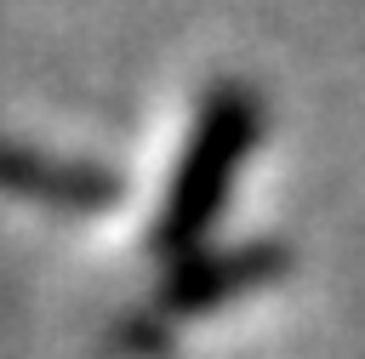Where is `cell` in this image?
<instances>
[{"label": "cell", "mask_w": 365, "mask_h": 359, "mask_svg": "<svg viewBox=\"0 0 365 359\" xmlns=\"http://www.w3.org/2000/svg\"><path fill=\"white\" fill-rule=\"evenodd\" d=\"M262 137V97L245 80H222L200 97L194 131L177 154L165 205L154 217V245L160 251H194L205 239V228L217 222V211L228 205V188L240 177V165L251 160Z\"/></svg>", "instance_id": "obj_1"}, {"label": "cell", "mask_w": 365, "mask_h": 359, "mask_svg": "<svg viewBox=\"0 0 365 359\" xmlns=\"http://www.w3.org/2000/svg\"><path fill=\"white\" fill-rule=\"evenodd\" d=\"M285 256L274 245H245V251H222V256H194L177 279H171V302L177 308H211L257 279H268Z\"/></svg>", "instance_id": "obj_3"}, {"label": "cell", "mask_w": 365, "mask_h": 359, "mask_svg": "<svg viewBox=\"0 0 365 359\" xmlns=\"http://www.w3.org/2000/svg\"><path fill=\"white\" fill-rule=\"evenodd\" d=\"M0 194L34 199L51 211H103L120 199V177L91 160H63V154L0 137Z\"/></svg>", "instance_id": "obj_2"}]
</instances>
